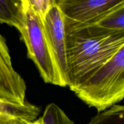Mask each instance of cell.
Wrapping results in <instances>:
<instances>
[{
    "mask_svg": "<svg viewBox=\"0 0 124 124\" xmlns=\"http://www.w3.org/2000/svg\"><path fill=\"white\" fill-rule=\"evenodd\" d=\"M63 17L65 35L90 26L124 0H56Z\"/></svg>",
    "mask_w": 124,
    "mask_h": 124,
    "instance_id": "4",
    "label": "cell"
},
{
    "mask_svg": "<svg viewBox=\"0 0 124 124\" xmlns=\"http://www.w3.org/2000/svg\"><path fill=\"white\" fill-rule=\"evenodd\" d=\"M87 124H124V107L115 105L98 113Z\"/></svg>",
    "mask_w": 124,
    "mask_h": 124,
    "instance_id": "10",
    "label": "cell"
},
{
    "mask_svg": "<svg viewBox=\"0 0 124 124\" xmlns=\"http://www.w3.org/2000/svg\"><path fill=\"white\" fill-rule=\"evenodd\" d=\"M41 109L25 101L23 105L0 98V115L15 120L31 123L37 119Z\"/></svg>",
    "mask_w": 124,
    "mask_h": 124,
    "instance_id": "8",
    "label": "cell"
},
{
    "mask_svg": "<svg viewBox=\"0 0 124 124\" xmlns=\"http://www.w3.org/2000/svg\"><path fill=\"white\" fill-rule=\"evenodd\" d=\"M33 12L43 21L51 8L55 6L56 0H28Z\"/></svg>",
    "mask_w": 124,
    "mask_h": 124,
    "instance_id": "12",
    "label": "cell"
},
{
    "mask_svg": "<svg viewBox=\"0 0 124 124\" xmlns=\"http://www.w3.org/2000/svg\"><path fill=\"white\" fill-rule=\"evenodd\" d=\"M24 14V26L19 31L31 59L41 77L47 84L65 87L67 83L62 76L48 44L43 24L33 12L28 0H22Z\"/></svg>",
    "mask_w": 124,
    "mask_h": 124,
    "instance_id": "3",
    "label": "cell"
},
{
    "mask_svg": "<svg viewBox=\"0 0 124 124\" xmlns=\"http://www.w3.org/2000/svg\"><path fill=\"white\" fill-rule=\"evenodd\" d=\"M15 119L0 115V124H12Z\"/></svg>",
    "mask_w": 124,
    "mask_h": 124,
    "instance_id": "13",
    "label": "cell"
},
{
    "mask_svg": "<svg viewBox=\"0 0 124 124\" xmlns=\"http://www.w3.org/2000/svg\"><path fill=\"white\" fill-rule=\"evenodd\" d=\"M67 86L73 92L124 47V33L91 37L79 31L65 35Z\"/></svg>",
    "mask_w": 124,
    "mask_h": 124,
    "instance_id": "1",
    "label": "cell"
},
{
    "mask_svg": "<svg viewBox=\"0 0 124 124\" xmlns=\"http://www.w3.org/2000/svg\"><path fill=\"white\" fill-rule=\"evenodd\" d=\"M0 23L21 30L24 26L22 0H0Z\"/></svg>",
    "mask_w": 124,
    "mask_h": 124,
    "instance_id": "9",
    "label": "cell"
},
{
    "mask_svg": "<svg viewBox=\"0 0 124 124\" xmlns=\"http://www.w3.org/2000/svg\"><path fill=\"white\" fill-rule=\"evenodd\" d=\"M29 124H38V122L37 119H36V121H34V122H31V123H29Z\"/></svg>",
    "mask_w": 124,
    "mask_h": 124,
    "instance_id": "15",
    "label": "cell"
},
{
    "mask_svg": "<svg viewBox=\"0 0 124 124\" xmlns=\"http://www.w3.org/2000/svg\"><path fill=\"white\" fill-rule=\"evenodd\" d=\"M39 124H75L59 107L52 103L46 107L41 117L37 119Z\"/></svg>",
    "mask_w": 124,
    "mask_h": 124,
    "instance_id": "11",
    "label": "cell"
},
{
    "mask_svg": "<svg viewBox=\"0 0 124 124\" xmlns=\"http://www.w3.org/2000/svg\"><path fill=\"white\" fill-rule=\"evenodd\" d=\"M26 84L12 65L6 40L0 34V98L23 105Z\"/></svg>",
    "mask_w": 124,
    "mask_h": 124,
    "instance_id": "5",
    "label": "cell"
},
{
    "mask_svg": "<svg viewBox=\"0 0 124 124\" xmlns=\"http://www.w3.org/2000/svg\"><path fill=\"white\" fill-rule=\"evenodd\" d=\"M42 23L48 46L62 76L67 85L65 33L62 15L56 4L51 8Z\"/></svg>",
    "mask_w": 124,
    "mask_h": 124,
    "instance_id": "6",
    "label": "cell"
},
{
    "mask_svg": "<svg viewBox=\"0 0 124 124\" xmlns=\"http://www.w3.org/2000/svg\"><path fill=\"white\" fill-rule=\"evenodd\" d=\"M77 31L91 37H103L124 33V2L111 10L96 23Z\"/></svg>",
    "mask_w": 124,
    "mask_h": 124,
    "instance_id": "7",
    "label": "cell"
},
{
    "mask_svg": "<svg viewBox=\"0 0 124 124\" xmlns=\"http://www.w3.org/2000/svg\"><path fill=\"white\" fill-rule=\"evenodd\" d=\"M73 92L98 113L122 101L124 97V47Z\"/></svg>",
    "mask_w": 124,
    "mask_h": 124,
    "instance_id": "2",
    "label": "cell"
},
{
    "mask_svg": "<svg viewBox=\"0 0 124 124\" xmlns=\"http://www.w3.org/2000/svg\"><path fill=\"white\" fill-rule=\"evenodd\" d=\"M12 124H29V123H27V122H24V121L15 120V121Z\"/></svg>",
    "mask_w": 124,
    "mask_h": 124,
    "instance_id": "14",
    "label": "cell"
}]
</instances>
